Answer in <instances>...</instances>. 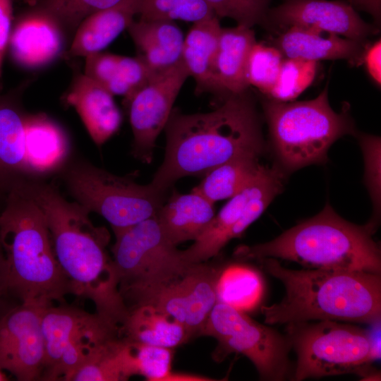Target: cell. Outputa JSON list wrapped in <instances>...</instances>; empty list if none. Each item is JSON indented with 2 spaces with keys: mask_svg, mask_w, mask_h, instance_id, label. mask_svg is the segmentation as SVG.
<instances>
[{
  "mask_svg": "<svg viewBox=\"0 0 381 381\" xmlns=\"http://www.w3.org/2000/svg\"><path fill=\"white\" fill-rule=\"evenodd\" d=\"M8 380V377L4 373V370L2 369V368L0 365V381H6Z\"/></svg>",
  "mask_w": 381,
  "mask_h": 381,
  "instance_id": "7bdbcfd3",
  "label": "cell"
},
{
  "mask_svg": "<svg viewBox=\"0 0 381 381\" xmlns=\"http://www.w3.org/2000/svg\"><path fill=\"white\" fill-rule=\"evenodd\" d=\"M317 68L316 61L284 57L268 99L279 102L294 101L312 84Z\"/></svg>",
  "mask_w": 381,
  "mask_h": 381,
  "instance_id": "1f68e13d",
  "label": "cell"
},
{
  "mask_svg": "<svg viewBox=\"0 0 381 381\" xmlns=\"http://www.w3.org/2000/svg\"><path fill=\"white\" fill-rule=\"evenodd\" d=\"M349 3L353 6L356 8H359L360 1L361 0H349Z\"/></svg>",
  "mask_w": 381,
  "mask_h": 381,
  "instance_id": "f6af8a7d",
  "label": "cell"
},
{
  "mask_svg": "<svg viewBox=\"0 0 381 381\" xmlns=\"http://www.w3.org/2000/svg\"><path fill=\"white\" fill-rule=\"evenodd\" d=\"M140 18L193 23L215 15L204 0H141ZM216 16V15H215Z\"/></svg>",
  "mask_w": 381,
  "mask_h": 381,
  "instance_id": "d6a6232c",
  "label": "cell"
},
{
  "mask_svg": "<svg viewBox=\"0 0 381 381\" xmlns=\"http://www.w3.org/2000/svg\"><path fill=\"white\" fill-rule=\"evenodd\" d=\"M268 15L278 24L343 36L358 42L377 30L365 22L350 4L340 0H284Z\"/></svg>",
  "mask_w": 381,
  "mask_h": 381,
  "instance_id": "2e32d148",
  "label": "cell"
},
{
  "mask_svg": "<svg viewBox=\"0 0 381 381\" xmlns=\"http://www.w3.org/2000/svg\"><path fill=\"white\" fill-rule=\"evenodd\" d=\"M264 289L258 270L248 265L231 264L221 270L216 286L217 300L245 313L260 303Z\"/></svg>",
  "mask_w": 381,
  "mask_h": 381,
  "instance_id": "f546056e",
  "label": "cell"
},
{
  "mask_svg": "<svg viewBox=\"0 0 381 381\" xmlns=\"http://www.w3.org/2000/svg\"><path fill=\"white\" fill-rule=\"evenodd\" d=\"M284 172L262 165L257 174L238 193L229 198L203 231L186 250L188 263H200L217 256L233 238L240 237L256 221L283 188Z\"/></svg>",
  "mask_w": 381,
  "mask_h": 381,
  "instance_id": "7c38bea8",
  "label": "cell"
},
{
  "mask_svg": "<svg viewBox=\"0 0 381 381\" xmlns=\"http://www.w3.org/2000/svg\"><path fill=\"white\" fill-rule=\"evenodd\" d=\"M255 42L251 28L240 25L222 28L215 61L217 81L222 95L226 96L248 90L246 66Z\"/></svg>",
  "mask_w": 381,
  "mask_h": 381,
  "instance_id": "4316f807",
  "label": "cell"
},
{
  "mask_svg": "<svg viewBox=\"0 0 381 381\" xmlns=\"http://www.w3.org/2000/svg\"><path fill=\"white\" fill-rule=\"evenodd\" d=\"M201 335L217 340L216 356L219 360L234 352L247 357L262 380L282 381L291 373V348L286 334L226 303L217 301Z\"/></svg>",
  "mask_w": 381,
  "mask_h": 381,
  "instance_id": "8fae6325",
  "label": "cell"
},
{
  "mask_svg": "<svg viewBox=\"0 0 381 381\" xmlns=\"http://www.w3.org/2000/svg\"><path fill=\"white\" fill-rule=\"evenodd\" d=\"M260 155L246 154L213 168L193 188L214 204L229 199L243 190L260 170Z\"/></svg>",
  "mask_w": 381,
  "mask_h": 381,
  "instance_id": "f1b7e54d",
  "label": "cell"
},
{
  "mask_svg": "<svg viewBox=\"0 0 381 381\" xmlns=\"http://www.w3.org/2000/svg\"><path fill=\"white\" fill-rule=\"evenodd\" d=\"M277 42L285 58L316 62L344 59L353 65L362 64L365 47L363 43L334 34L296 26L288 28Z\"/></svg>",
  "mask_w": 381,
  "mask_h": 381,
  "instance_id": "44dd1931",
  "label": "cell"
},
{
  "mask_svg": "<svg viewBox=\"0 0 381 381\" xmlns=\"http://www.w3.org/2000/svg\"><path fill=\"white\" fill-rule=\"evenodd\" d=\"M127 30L137 48V56L152 72L181 60L184 37L174 21L134 20Z\"/></svg>",
  "mask_w": 381,
  "mask_h": 381,
  "instance_id": "484cf974",
  "label": "cell"
},
{
  "mask_svg": "<svg viewBox=\"0 0 381 381\" xmlns=\"http://www.w3.org/2000/svg\"><path fill=\"white\" fill-rule=\"evenodd\" d=\"M121 0H40L32 8L52 18L66 32L73 35L89 16Z\"/></svg>",
  "mask_w": 381,
  "mask_h": 381,
  "instance_id": "836d02e7",
  "label": "cell"
},
{
  "mask_svg": "<svg viewBox=\"0 0 381 381\" xmlns=\"http://www.w3.org/2000/svg\"><path fill=\"white\" fill-rule=\"evenodd\" d=\"M359 9L372 15L377 20L380 18L381 0H361Z\"/></svg>",
  "mask_w": 381,
  "mask_h": 381,
  "instance_id": "b9f144b4",
  "label": "cell"
},
{
  "mask_svg": "<svg viewBox=\"0 0 381 381\" xmlns=\"http://www.w3.org/2000/svg\"><path fill=\"white\" fill-rule=\"evenodd\" d=\"M18 102L0 96V191L9 192L31 179L26 148L25 116Z\"/></svg>",
  "mask_w": 381,
  "mask_h": 381,
  "instance_id": "d6986e66",
  "label": "cell"
},
{
  "mask_svg": "<svg viewBox=\"0 0 381 381\" xmlns=\"http://www.w3.org/2000/svg\"><path fill=\"white\" fill-rule=\"evenodd\" d=\"M214 205L194 190L186 194L173 190L157 217L168 240L177 246L203 233L215 215Z\"/></svg>",
  "mask_w": 381,
  "mask_h": 381,
  "instance_id": "603a6c76",
  "label": "cell"
},
{
  "mask_svg": "<svg viewBox=\"0 0 381 381\" xmlns=\"http://www.w3.org/2000/svg\"><path fill=\"white\" fill-rule=\"evenodd\" d=\"M141 0H121L87 17L75 31L66 59L86 57L102 52L139 14Z\"/></svg>",
  "mask_w": 381,
  "mask_h": 381,
  "instance_id": "ffe728a7",
  "label": "cell"
},
{
  "mask_svg": "<svg viewBox=\"0 0 381 381\" xmlns=\"http://www.w3.org/2000/svg\"><path fill=\"white\" fill-rule=\"evenodd\" d=\"M263 109L283 171H294L326 162L331 145L353 130L346 111L337 113L330 107L327 85L313 99L289 102L267 99Z\"/></svg>",
  "mask_w": 381,
  "mask_h": 381,
  "instance_id": "8992f818",
  "label": "cell"
},
{
  "mask_svg": "<svg viewBox=\"0 0 381 381\" xmlns=\"http://www.w3.org/2000/svg\"><path fill=\"white\" fill-rule=\"evenodd\" d=\"M358 139L364 159V180L373 207V219L368 224L375 229L380 212L381 140L380 137L368 134H361Z\"/></svg>",
  "mask_w": 381,
  "mask_h": 381,
  "instance_id": "8d00e7d4",
  "label": "cell"
},
{
  "mask_svg": "<svg viewBox=\"0 0 381 381\" xmlns=\"http://www.w3.org/2000/svg\"><path fill=\"white\" fill-rule=\"evenodd\" d=\"M8 294H10L7 282L6 265L4 253L0 241V318L11 308H6L3 305L5 297Z\"/></svg>",
  "mask_w": 381,
  "mask_h": 381,
  "instance_id": "60d3db41",
  "label": "cell"
},
{
  "mask_svg": "<svg viewBox=\"0 0 381 381\" xmlns=\"http://www.w3.org/2000/svg\"><path fill=\"white\" fill-rule=\"evenodd\" d=\"M113 95L84 73L77 74L65 94L94 143L100 146L119 129L121 111Z\"/></svg>",
  "mask_w": 381,
  "mask_h": 381,
  "instance_id": "ac0fdd59",
  "label": "cell"
},
{
  "mask_svg": "<svg viewBox=\"0 0 381 381\" xmlns=\"http://www.w3.org/2000/svg\"><path fill=\"white\" fill-rule=\"evenodd\" d=\"M12 0H0V77L4 56L11 34Z\"/></svg>",
  "mask_w": 381,
  "mask_h": 381,
  "instance_id": "f35d334b",
  "label": "cell"
},
{
  "mask_svg": "<svg viewBox=\"0 0 381 381\" xmlns=\"http://www.w3.org/2000/svg\"><path fill=\"white\" fill-rule=\"evenodd\" d=\"M121 337L98 349L73 374L70 381H123L119 347Z\"/></svg>",
  "mask_w": 381,
  "mask_h": 381,
  "instance_id": "d590c367",
  "label": "cell"
},
{
  "mask_svg": "<svg viewBox=\"0 0 381 381\" xmlns=\"http://www.w3.org/2000/svg\"><path fill=\"white\" fill-rule=\"evenodd\" d=\"M120 334L128 341L169 349L190 339L181 324L150 305L129 310Z\"/></svg>",
  "mask_w": 381,
  "mask_h": 381,
  "instance_id": "83f0119b",
  "label": "cell"
},
{
  "mask_svg": "<svg viewBox=\"0 0 381 381\" xmlns=\"http://www.w3.org/2000/svg\"><path fill=\"white\" fill-rule=\"evenodd\" d=\"M114 235L111 258L119 292L128 310L147 292L190 264L165 236L157 214Z\"/></svg>",
  "mask_w": 381,
  "mask_h": 381,
  "instance_id": "9c48e42d",
  "label": "cell"
},
{
  "mask_svg": "<svg viewBox=\"0 0 381 381\" xmlns=\"http://www.w3.org/2000/svg\"><path fill=\"white\" fill-rule=\"evenodd\" d=\"M46 307L20 303L0 318V365L17 380H40L45 358L42 315Z\"/></svg>",
  "mask_w": 381,
  "mask_h": 381,
  "instance_id": "9a60e30c",
  "label": "cell"
},
{
  "mask_svg": "<svg viewBox=\"0 0 381 381\" xmlns=\"http://www.w3.org/2000/svg\"><path fill=\"white\" fill-rule=\"evenodd\" d=\"M284 286L282 299L261 307L267 325L335 320L375 325L381 318V276L367 272L283 267L258 260Z\"/></svg>",
  "mask_w": 381,
  "mask_h": 381,
  "instance_id": "3957f363",
  "label": "cell"
},
{
  "mask_svg": "<svg viewBox=\"0 0 381 381\" xmlns=\"http://www.w3.org/2000/svg\"><path fill=\"white\" fill-rule=\"evenodd\" d=\"M162 164L150 182L168 192L185 176H204L213 168L246 154L264 151L260 120L248 90L227 95L206 113L183 114L173 109L165 126Z\"/></svg>",
  "mask_w": 381,
  "mask_h": 381,
  "instance_id": "7a4b0ae2",
  "label": "cell"
},
{
  "mask_svg": "<svg viewBox=\"0 0 381 381\" xmlns=\"http://www.w3.org/2000/svg\"><path fill=\"white\" fill-rule=\"evenodd\" d=\"M189 73L182 59L154 72L147 83L125 106L133 132V156L143 163L153 158L156 140L164 129L174 103Z\"/></svg>",
  "mask_w": 381,
  "mask_h": 381,
  "instance_id": "5bb4252c",
  "label": "cell"
},
{
  "mask_svg": "<svg viewBox=\"0 0 381 381\" xmlns=\"http://www.w3.org/2000/svg\"><path fill=\"white\" fill-rule=\"evenodd\" d=\"M222 26L214 15L193 23L184 37L181 59L196 83L197 93L221 94L215 61Z\"/></svg>",
  "mask_w": 381,
  "mask_h": 381,
  "instance_id": "cb8c5ba5",
  "label": "cell"
},
{
  "mask_svg": "<svg viewBox=\"0 0 381 381\" xmlns=\"http://www.w3.org/2000/svg\"><path fill=\"white\" fill-rule=\"evenodd\" d=\"M63 179L75 201L103 217L114 233L155 215L168 197L151 183L139 184L83 160L68 164Z\"/></svg>",
  "mask_w": 381,
  "mask_h": 381,
  "instance_id": "ba28073f",
  "label": "cell"
},
{
  "mask_svg": "<svg viewBox=\"0 0 381 381\" xmlns=\"http://www.w3.org/2000/svg\"><path fill=\"white\" fill-rule=\"evenodd\" d=\"M25 129L31 179H40L65 166L70 145L64 130L56 122L44 113H26Z\"/></svg>",
  "mask_w": 381,
  "mask_h": 381,
  "instance_id": "7402d4cb",
  "label": "cell"
},
{
  "mask_svg": "<svg viewBox=\"0 0 381 381\" xmlns=\"http://www.w3.org/2000/svg\"><path fill=\"white\" fill-rule=\"evenodd\" d=\"M219 18H229L238 25L252 28L267 17L272 0H204Z\"/></svg>",
  "mask_w": 381,
  "mask_h": 381,
  "instance_id": "74e56055",
  "label": "cell"
},
{
  "mask_svg": "<svg viewBox=\"0 0 381 381\" xmlns=\"http://www.w3.org/2000/svg\"><path fill=\"white\" fill-rule=\"evenodd\" d=\"M41 210L59 265L71 294L90 300L96 312L120 326L128 310L119 292V279L107 246L110 236L95 226L90 213L77 202H69L52 185L29 179L17 186Z\"/></svg>",
  "mask_w": 381,
  "mask_h": 381,
  "instance_id": "6da1fadb",
  "label": "cell"
},
{
  "mask_svg": "<svg viewBox=\"0 0 381 381\" xmlns=\"http://www.w3.org/2000/svg\"><path fill=\"white\" fill-rule=\"evenodd\" d=\"M119 354L125 380L140 375L148 380H169L172 349L128 341L121 337Z\"/></svg>",
  "mask_w": 381,
  "mask_h": 381,
  "instance_id": "4dcf8cb0",
  "label": "cell"
},
{
  "mask_svg": "<svg viewBox=\"0 0 381 381\" xmlns=\"http://www.w3.org/2000/svg\"><path fill=\"white\" fill-rule=\"evenodd\" d=\"M40 0H23V1L31 6V8L34 7Z\"/></svg>",
  "mask_w": 381,
  "mask_h": 381,
  "instance_id": "ee69618b",
  "label": "cell"
},
{
  "mask_svg": "<svg viewBox=\"0 0 381 381\" xmlns=\"http://www.w3.org/2000/svg\"><path fill=\"white\" fill-rule=\"evenodd\" d=\"M8 44L16 63L27 69H39L64 53L65 32L52 18L32 8L16 23Z\"/></svg>",
  "mask_w": 381,
  "mask_h": 381,
  "instance_id": "e0dca14e",
  "label": "cell"
},
{
  "mask_svg": "<svg viewBox=\"0 0 381 381\" xmlns=\"http://www.w3.org/2000/svg\"><path fill=\"white\" fill-rule=\"evenodd\" d=\"M9 294L20 303L48 306L71 294L54 253L43 213L24 193H8L0 214Z\"/></svg>",
  "mask_w": 381,
  "mask_h": 381,
  "instance_id": "5b68a950",
  "label": "cell"
},
{
  "mask_svg": "<svg viewBox=\"0 0 381 381\" xmlns=\"http://www.w3.org/2000/svg\"><path fill=\"white\" fill-rule=\"evenodd\" d=\"M221 270L205 262L190 263L147 292L133 308L150 305L181 324L190 339L200 336L217 301L216 286Z\"/></svg>",
  "mask_w": 381,
  "mask_h": 381,
  "instance_id": "4fadbf2b",
  "label": "cell"
},
{
  "mask_svg": "<svg viewBox=\"0 0 381 381\" xmlns=\"http://www.w3.org/2000/svg\"><path fill=\"white\" fill-rule=\"evenodd\" d=\"M285 331L297 358L292 380L344 374L362 379L374 370L371 333L359 326L316 320L288 323Z\"/></svg>",
  "mask_w": 381,
  "mask_h": 381,
  "instance_id": "52a82bcc",
  "label": "cell"
},
{
  "mask_svg": "<svg viewBox=\"0 0 381 381\" xmlns=\"http://www.w3.org/2000/svg\"><path fill=\"white\" fill-rule=\"evenodd\" d=\"M284 56L277 47L256 42L247 61L246 79L267 97L272 90Z\"/></svg>",
  "mask_w": 381,
  "mask_h": 381,
  "instance_id": "e575fe53",
  "label": "cell"
},
{
  "mask_svg": "<svg viewBox=\"0 0 381 381\" xmlns=\"http://www.w3.org/2000/svg\"><path fill=\"white\" fill-rule=\"evenodd\" d=\"M375 229L358 225L337 214L327 203L314 217L275 238L234 251L240 260L265 258L297 262L305 268L381 273V252L373 238Z\"/></svg>",
  "mask_w": 381,
  "mask_h": 381,
  "instance_id": "277c9868",
  "label": "cell"
},
{
  "mask_svg": "<svg viewBox=\"0 0 381 381\" xmlns=\"http://www.w3.org/2000/svg\"><path fill=\"white\" fill-rule=\"evenodd\" d=\"M120 329L97 312L69 306H47L42 315L45 358L40 380L70 381L98 349L121 337Z\"/></svg>",
  "mask_w": 381,
  "mask_h": 381,
  "instance_id": "30bf717a",
  "label": "cell"
},
{
  "mask_svg": "<svg viewBox=\"0 0 381 381\" xmlns=\"http://www.w3.org/2000/svg\"><path fill=\"white\" fill-rule=\"evenodd\" d=\"M85 59L83 73L113 96L123 97L125 106L153 73L138 56L99 52Z\"/></svg>",
  "mask_w": 381,
  "mask_h": 381,
  "instance_id": "d4e9b609",
  "label": "cell"
},
{
  "mask_svg": "<svg viewBox=\"0 0 381 381\" xmlns=\"http://www.w3.org/2000/svg\"><path fill=\"white\" fill-rule=\"evenodd\" d=\"M381 42L380 40L365 47L362 64L373 80L379 86L381 83Z\"/></svg>",
  "mask_w": 381,
  "mask_h": 381,
  "instance_id": "ab89813d",
  "label": "cell"
}]
</instances>
